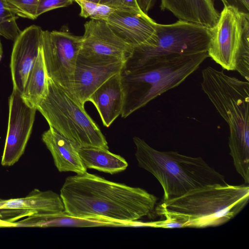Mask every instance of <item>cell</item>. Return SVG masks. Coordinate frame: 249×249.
I'll return each instance as SVG.
<instances>
[{
  "label": "cell",
  "mask_w": 249,
  "mask_h": 249,
  "mask_svg": "<svg viewBox=\"0 0 249 249\" xmlns=\"http://www.w3.org/2000/svg\"><path fill=\"white\" fill-rule=\"evenodd\" d=\"M162 10L170 12L178 20L209 29L216 23L219 13L213 0H160Z\"/></svg>",
  "instance_id": "obj_16"
},
{
  "label": "cell",
  "mask_w": 249,
  "mask_h": 249,
  "mask_svg": "<svg viewBox=\"0 0 249 249\" xmlns=\"http://www.w3.org/2000/svg\"><path fill=\"white\" fill-rule=\"evenodd\" d=\"M3 51H2V45L0 40V61L1 59L2 56Z\"/></svg>",
  "instance_id": "obj_30"
},
{
  "label": "cell",
  "mask_w": 249,
  "mask_h": 249,
  "mask_svg": "<svg viewBox=\"0 0 249 249\" xmlns=\"http://www.w3.org/2000/svg\"><path fill=\"white\" fill-rule=\"evenodd\" d=\"M97 3H100L101 0H89Z\"/></svg>",
  "instance_id": "obj_31"
},
{
  "label": "cell",
  "mask_w": 249,
  "mask_h": 249,
  "mask_svg": "<svg viewBox=\"0 0 249 249\" xmlns=\"http://www.w3.org/2000/svg\"><path fill=\"white\" fill-rule=\"evenodd\" d=\"M249 199L248 184L213 185L162 200L155 209L175 228H204L229 222L244 208Z\"/></svg>",
  "instance_id": "obj_2"
},
{
  "label": "cell",
  "mask_w": 249,
  "mask_h": 249,
  "mask_svg": "<svg viewBox=\"0 0 249 249\" xmlns=\"http://www.w3.org/2000/svg\"><path fill=\"white\" fill-rule=\"evenodd\" d=\"M20 210L33 214L55 215L65 211L60 195L52 191H41L37 189L22 198L2 199L0 209Z\"/></svg>",
  "instance_id": "obj_18"
},
{
  "label": "cell",
  "mask_w": 249,
  "mask_h": 249,
  "mask_svg": "<svg viewBox=\"0 0 249 249\" xmlns=\"http://www.w3.org/2000/svg\"><path fill=\"white\" fill-rule=\"evenodd\" d=\"M210 38V29L199 24L181 20L157 23L153 36L146 44L133 48L121 72H131L159 57L207 52Z\"/></svg>",
  "instance_id": "obj_7"
},
{
  "label": "cell",
  "mask_w": 249,
  "mask_h": 249,
  "mask_svg": "<svg viewBox=\"0 0 249 249\" xmlns=\"http://www.w3.org/2000/svg\"><path fill=\"white\" fill-rule=\"evenodd\" d=\"M47 78L42 50L40 44L37 56L28 75L21 94L28 104L36 108L47 93Z\"/></svg>",
  "instance_id": "obj_21"
},
{
  "label": "cell",
  "mask_w": 249,
  "mask_h": 249,
  "mask_svg": "<svg viewBox=\"0 0 249 249\" xmlns=\"http://www.w3.org/2000/svg\"><path fill=\"white\" fill-rule=\"evenodd\" d=\"M36 110L19 92L13 90L9 99L8 128L1 160L2 166L13 165L24 154L32 133Z\"/></svg>",
  "instance_id": "obj_10"
},
{
  "label": "cell",
  "mask_w": 249,
  "mask_h": 249,
  "mask_svg": "<svg viewBox=\"0 0 249 249\" xmlns=\"http://www.w3.org/2000/svg\"><path fill=\"white\" fill-rule=\"evenodd\" d=\"M133 50L106 21L91 19L85 23L79 53L81 56L92 61L125 62Z\"/></svg>",
  "instance_id": "obj_11"
},
{
  "label": "cell",
  "mask_w": 249,
  "mask_h": 249,
  "mask_svg": "<svg viewBox=\"0 0 249 249\" xmlns=\"http://www.w3.org/2000/svg\"><path fill=\"white\" fill-rule=\"evenodd\" d=\"M207 57V52L171 55L151 60L131 72H121L124 93L122 117H127L180 85Z\"/></svg>",
  "instance_id": "obj_5"
},
{
  "label": "cell",
  "mask_w": 249,
  "mask_h": 249,
  "mask_svg": "<svg viewBox=\"0 0 249 249\" xmlns=\"http://www.w3.org/2000/svg\"><path fill=\"white\" fill-rule=\"evenodd\" d=\"M73 1H78V0H73Z\"/></svg>",
  "instance_id": "obj_32"
},
{
  "label": "cell",
  "mask_w": 249,
  "mask_h": 249,
  "mask_svg": "<svg viewBox=\"0 0 249 249\" xmlns=\"http://www.w3.org/2000/svg\"><path fill=\"white\" fill-rule=\"evenodd\" d=\"M65 212L79 217L132 223L150 214L157 198L146 190L86 172L67 178L60 190Z\"/></svg>",
  "instance_id": "obj_1"
},
{
  "label": "cell",
  "mask_w": 249,
  "mask_h": 249,
  "mask_svg": "<svg viewBox=\"0 0 249 249\" xmlns=\"http://www.w3.org/2000/svg\"><path fill=\"white\" fill-rule=\"evenodd\" d=\"M10 10L17 16L36 19L40 0H6Z\"/></svg>",
  "instance_id": "obj_23"
},
{
  "label": "cell",
  "mask_w": 249,
  "mask_h": 249,
  "mask_svg": "<svg viewBox=\"0 0 249 249\" xmlns=\"http://www.w3.org/2000/svg\"><path fill=\"white\" fill-rule=\"evenodd\" d=\"M116 10L108 5L99 3L96 13L91 19L107 21L109 16Z\"/></svg>",
  "instance_id": "obj_27"
},
{
  "label": "cell",
  "mask_w": 249,
  "mask_h": 249,
  "mask_svg": "<svg viewBox=\"0 0 249 249\" xmlns=\"http://www.w3.org/2000/svg\"><path fill=\"white\" fill-rule=\"evenodd\" d=\"M156 0H137L138 4L143 12H148L153 7Z\"/></svg>",
  "instance_id": "obj_29"
},
{
  "label": "cell",
  "mask_w": 249,
  "mask_h": 249,
  "mask_svg": "<svg viewBox=\"0 0 249 249\" xmlns=\"http://www.w3.org/2000/svg\"><path fill=\"white\" fill-rule=\"evenodd\" d=\"M133 142L138 165L158 180L163 191V201L207 186L228 184L225 177L200 157L160 151L138 137L133 138Z\"/></svg>",
  "instance_id": "obj_4"
},
{
  "label": "cell",
  "mask_w": 249,
  "mask_h": 249,
  "mask_svg": "<svg viewBox=\"0 0 249 249\" xmlns=\"http://www.w3.org/2000/svg\"><path fill=\"white\" fill-rule=\"evenodd\" d=\"M73 0H40L37 9L36 16L51 10L67 7L73 3Z\"/></svg>",
  "instance_id": "obj_25"
},
{
  "label": "cell",
  "mask_w": 249,
  "mask_h": 249,
  "mask_svg": "<svg viewBox=\"0 0 249 249\" xmlns=\"http://www.w3.org/2000/svg\"><path fill=\"white\" fill-rule=\"evenodd\" d=\"M76 2L81 8L80 16L85 18H90L96 13L99 3L89 0H80Z\"/></svg>",
  "instance_id": "obj_26"
},
{
  "label": "cell",
  "mask_w": 249,
  "mask_h": 249,
  "mask_svg": "<svg viewBox=\"0 0 249 249\" xmlns=\"http://www.w3.org/2000/svg\"><path fill=\"white\" fill-rule=\"evenodd\" d=\"M42 140L51 152L54 164L60 172L82 174L87 172L79 156L78 148L52 127L42 135Z\"/></svg>",
  "instance_id": "obj_17"
},
{
  "label": "cell",
  "mask_w": 249,
  "mask_h": 249,
  "mask_svg": "<svg viewBox=\"0 0 249 249\" xmlns=\"http://www.w3.org/2000/svg\"><path fill=\"white\" fill-rule=\"evenodd\" d=\"M82 36L68 31L42 30L40 38L48 77L73 95V75Z\"/></svg>",
  "instance_id": "obj_9"
},
{
  "label": "cell",
  "mask_w": 249,
  "mask_h": 249,
  "mask_svg": "<svg viewBox=\"0 0 249 249\" xmlns=\"http://www.w3.org/2000/svg\"><path fill=\"white\" fill-rule=\"evenodd\" d=\"M18 227H100L134 226L135 223L121 222L111 220L70 215L65 211L55 215L33 214L17 223Z\"/></svg>",
  "instance_id": "obj_19"
},
{
  "label": "cell",
  "mask_w": 249,
  "mask_h": 249,
  "mask_svg": "<svg viewBox=\"0 0 249 249\" xmlns=\"http://www.w3.org/2000/svg\"><path fill=\"white\" fill-rule=\"evenodd\" d=\"M17 16L9 9L6 0H0V36L15 41L21 32Z\"/></svg>",
  "instance_id": "obj_22"
},
{
  "label": "cell",
  "mask_w": 249,
  "mask_h": 249,
  "mask_svg": "<svg viewBox=\"0 0 249 249\" xmlns=\"http://www.w3.org/2000/svg\"><path fill=\"white\" fill-rule=\"evenodd\" d=\"M224 6L233 7L240 12L249 14V0H221Z\"/></svg>",
  "instance_id": "obj_28"
},
{
  "label": "cell",
  "mask_w": 249,
  "mask_h": 249,
  "mask_svg": "<svg viewBox=\"0 0 249 249\" xmlns=\"http://www.w3.org/2000/svg\"><path fill=\"white\" fill-rule=\"evenodd\" d=\"M124 62H102L79 54L73 75V96L83 106L94 91L108 78L121 72Z\"/></svg>",
  "instance_id": "obj_13"
},
{
  "label": "cell",
  "mask_w": 249,
  "mask_h": 249,
  "mask_svg": "<svg viewBox=\"0 0 249 249\" xmlns=\"http://www.w3.org/2000/svg\"><path fill=\"white\" fill-rule=\"evenodd\" d=\"M208 57L227 71L249 80V14L224 6L216 24L210 29Z\"/></svg>",
  "instance_id": "obj_8"
},
{
  "label": "cell",
  "mask_w": 249,
  "mask_h": 249,
  "mask_svg": "<svg viewBox=\"0 0 249 249\" xmlns=\"http://www.w3.org/2000/svg\"><path fill=\"white\" fill-rule=\"evenodd\" d=\"M111 29L133 48L147 43L157 23L144 12L116 10L107 20Z\"/></svg>",
  "instance_id": "obj_14"
},
{
  "label": "cell",
  "mask_w": 249,
  "mask_h": 249,
  "mask_svg": "<svg viewBox=\"0 0 249 249\" xmlns=\"http://www.w3.org/2000/svg\"><path fill=\"white\" fill-rule=\"evenodd\" d=\"M45 96L36 109L50 127L71 141L78 148L98 147L108 149L100 128L82 106L68 91L47 78Z\"/></svg>",
  "instance_id": "obj_6"
},
{
  "label": "cell",
  "mask_w": 249,
  "mask_h": 249,
  "mask_svg": "<svg viewBox=\"0 0 249 249\" xmlns=\"http://www.w3.org/2000/svg\"><path fill=\"white\" fill-rule=\"evenodd\" d=\"M78 151L86 168L114 174L124 171L128 166L124 158L110 152L108 149L87 147L78 148Z\"/></svg>",
  "instance_id": "obj_20"
},
{
  "label": "cell",
  "mask_w": 249,
  "mask_h": 249,
  "mask_svg": "<svg viewBox=\"0 0 249 249\" xmlns=\"http://www.w3.org/2000/svg\"><path fill=\"white\" fill-rule=\"evenodd\" d=\"M100 3L116 10L138 13L143 12L140 7L137 0H101Z\"/></svg>",
  "instance_id": "obj_24"
},
{
  "label": "cell",
  "mask_w": 249,
  "mask_h": 249,
  "mask_svg": "<svg viewBox=\"0 0 249 249\" xmlns=\"http://www.w3.org/2000/svg\"><path fill=\"white\" fill-rule=\"evenodd\" d=\"M42 31L32 25L21 31L14 41L10 67L13 89L21 94L38 53Z\"/></svg>",
  "instance_id": "obj_12"
},
{
  "label": "cell",
  "mask_w": 249,
  "mask_h": 249,
  "mask_svg": "<svg viewBox=\"0 0 249 249\" xmlns=\"http://www.w3.org/2000/svg\"><path fill=\"white\" fill-rule=\"evenodd\" d=\"M201 89L227 123L233 164L249 181V82L208 66L202 71Z\"/></svg>",
  "instance_id": "obj_3"
},
{
  "label": "cell",
  "mask_w": 249,
  "mask_h": 249,
  "mask_svg": "<svg viewBox=\"0 0 249 249\" xmlns=\"http://www.w3.org/2000/svg\"><path fill=\"white\" fill-rule=\"evenodd\" d=\"M96 107L104 125L109 127L121 114L124 93L121 73L113 75L102 84L89 99Z\"/></svg>",
  "instance_id": "obj_15"
}]
</instances>
